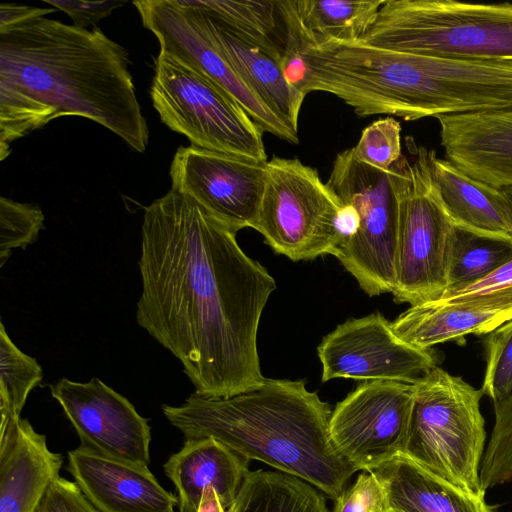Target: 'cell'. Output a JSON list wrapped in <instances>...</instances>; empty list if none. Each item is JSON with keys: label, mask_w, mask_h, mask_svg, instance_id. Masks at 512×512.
I'll list each match as a JSON object with an SVG mask.
<instances>
[{"label": "cell", "mask_w": 512, "mask_h": 512, "mask_svg": "<svg viewBox=\"0 0 512 512\" xmlns=\"http://www.w3.org/2000/svg\"><path fill=\"white\" fill-rule=\"evenodd\" d=\"M236 233L174 189L143 215L137 323L204 397H229L265 379L257 332L276 282Z\"/></svg>", "instance_id": "1"}, {"label": "cell", "mask_w": 512, "mask_h": 512, "mask_svg": "<svg viewBox=\"0 0 512 512\" xmlns=\"http://www.w3.org/2000/svg\"><path fill=\"white\" fill-rule=\"evenodd\" d=\"M127 51L99 28L37 17L0 31V159L61 116H81L145 152L149 139Z\"/></svg>", "instance_id": "2"}, {"label": "cell", "mask_w": 512, "mask_h": 512, "mask_svg": "<svg viewBox=\"0 0 512 512\" xmlns=\"http://www.w3.org/2000/svg\"><path fill=\"white\" fill-rule=\"evenodd\" d=\"M185 439L214 438L319 489L334 502L356 470L329 434L332 410L303 380L269 379L220 398L191 394L178 406L162 405Z\"/></svg>", "instance_id": "3"}, {"label": "cell", "mask_w": 512, "mask_h": 512, "mask_svg": "<svg viewBox=\"0 0 512 512\" xmlns=\"http://www.w3.org/2000/svg\"><path fill=\"white\" fill-rule=\"evenodd\" d=\"M357 41L422 56L512 63V4L385 0Z\"/></svg>", "instance_id": "4"}, {"label": "cell", "mask_w": 512, "mask_h": 512, "mask_svg": "<svg viewBox=\"0 0 512 512\" xmlns=\"http://www.w3.org/2000/svg\"><path fill=\"white\" fill-rule=\"evenodd\" d=\"M413 389L404 454L458 487L485 495L480 481L486 441L481 388L436 365Z\"/></svg>", "instance_id": "5"}, {"label": "cell", "mask_w": 512, "mask_h": 512, "mask_svg": "<svg viewBox=\"0 0 512 512\" xmlns=\"http://www.w3.org/2000/svg\"><path fill=\"white\" fill-rule=\"evenodd\" d=\"M410 162L383 171L357 160L351 148L334 159L327 185L355 209L359 227L336 257L369 296L392 293L399 202Z\"/></svg>", "instance_id": "6"}, {"label": "cell", "mask_w": 512, "mask_h": 512, "mask_svg": "<svg viewBox=\"0 0 512 512\" xmlns=\"http://www.w3.org/2000/svg\"><path fill=\"white\" fill-rule=\"evenodd\" d=\"M161 121L192 146L267 162L263 131L218 84L178 58L160 51L150 88Z\"/></svg>", "instance_id": "7"}, {"label": "cell", "mask_w": 512, "mask_h": 512, "mask_svg": "<svg viewBox=\"0 0 512 512\" xmlns=\"http://www.w3.org/2000/svg\"><path fill=\"white\" fill-rule=\"evenodd\" d=\"M415 154L400 194L392 291L395 302L410 306L434 301L448 289L457 238L431 177L428 149L417 147Z\"/></svg>", "instance_id": "8"}, {"label": "cell", "mask_w": 512, "mask_h": 512, "mask_svg": "<svg viewBox=\"0 0 512 512\" xmlns=\"http://www.w3.org/2000/svg\"><path fill=\"white\" fill-rule=\"evenodd\" d=\"M343 202L318 171L297 158L273 156L253 229L278 254L293 261L340 250L338 217Z\"/></svg>", "instance_id": "9"}, {"label": "cell", "mask_w": 512, "mask_h": 512, "mask_svg": "<svg viewBox=\"0 0 512 512\" xmlns=\"http://www.w3.org/2000/svg\"><path fill=\"white\" fill-rule=\"evenodd\" d=\"M413 398V384L362 382L332 411L329 434L337 452L365 472L404 453Z\"/></svg>", "instance_id": "10"}, {"label": "cell", "mask_w": 512, "mask_h": 512, "mask_svg": "<svg viewBox=\"0 0 512 512\" xmlns=\"http://www.w3.org/2000/svg\"><path fill=\"white\" fill-rule=\"evenodd\" d=\"M143 26L170 54L203 73L229 93L261 128L292 144L298 131L275 115L240 80L210 39L191 0L134 1Z\"/></svg>", "instance_id": "11"}, {"label": "cell", "mask_w": 512, "mask_h": 512, "mask_svg": "<svg viewBox=\"0 0 512 512\" xmlns=\"http://www.w3.org/2000/svg\"><path fill=\"white\" fill-rule=\"evenodd\" d=\"M323 382L335 378L413 384L436 366L432 349L401 340L391 322L373 313L351 318L327 334L317 347Z\"/></svg>", "instance_id": "12"}, {"label": "cell", "mask_w": 512, "mask_h": 512, "mask_svg": "<svg viewBox=\"0 0 512 512\" xmlns=\"http://www.w3.org/2000/svg\"><path fill=\"white\" fill-rule=\"evenodd\" d=\"M174 189L238 232L254 228L267 162H256L195 146L180 147L170 167Z\"/></svg>", "instance_id": "13"}, {"label": "cell", "mask_w": 512, "mask_h": 512, "mask_svg": "<svg viewBox=\"0 0 512 512\" xmlns=\"http://www.w3.org/2000/svg\"><path fill=\"white\" fill-rule=\"evenodd\" d=\"M50 390L76 430L82 448L148 466L151 428L127 398L97 377L86 383L62 378Z\"/></svg>", "instance_id": "14"}, {"label": "cell", "mask_w": 512, "mask_h": 512, "mask_svg": "<svg viewBox=\"0 0 512 512\" xmlns=\"http://www.w3.org/2000/svg\"><path fill=\"white\" fill-rule=\"evenodd\" d=\"M66 469L99 512H175L178 498L165 490L148 466L78 448Z\"/></svg>", "instance_id": "15"}, {"label": "cell", "mask_w": 512, "mask_h": 512, "mask_svg": "<svg viewBox=\"0 0 512 512\" xmlns=\"http://www.w3.org/2000/svg\"><path fill=\"white\" fill-rule=\"evenodd\" d=\"M437 119L447 160L485 184L512 187V109Z\"/></svg>", "instance_id": "16"}, {"label": "cell", "mask_w": 512, "mask_h": 512, "mask_svg": "<svg viewBox=\"0 0 512 512\" xmlns=\"http://www.w3.org/2000/svg\"><path fill=\"white\" fill-rule=\"evenodd\" d=\"M215 47L246 87L275 115L298 131L305 95L286 73V58L248 38L196 5Z\"/></svg>", "instance_id": "17"}, {"label": "cell", "mask_w": 512, "mask_h": 512, "mask_svg": "<svg viewBox=\"0 0 512 512\" xmlns=\"http://www.w3.org/2000/svg\"><path fill=\"white\" fill-rule=\"evenodd\" d=\"M250 461L214 438L185 439L163 466L177 489L179 512H197L206 488H213L223 507L230 509L250 472Z\"/></svg>", "instance_id": "18"}, {"label": "cell", "mask_w": 512, "mask_h": 512, "mask_svg": "<svg viewBox=\"0 0 512 512\" xmlns=\"http://www.w3.org/2000/svg\"><path fill=\"white\" fill-rule=\"evenodd\" d=\"M62 465L27 419L0 430V512H35Z\"/></svg>", "instance_id": "19"}, {"label": "cell", "mask_w": 512, "mask_h": 512, "mask_svg": "<svg viewBox=\"0 0 512 512\" xmlns=\"http://www.w3.org/2000/svg\"><path fill=\"white\" fill-rule=\"evenodd\" d=\"M371 472L384 490V512H495L485 495L458 487L404 453Z\"/></svg>", "instance_id": "20"}, {"label": "cell", "mask_w": 512, "mask_h": 512, "mask_svg": "<svg viewBox=\"0 0 512 512\" xmlns=\"http://www.w3.org/2000/svg\"><path fill=\"white\" fill-rule=\"evenodd\" d=\"M431 177L443 206L462 230L512 241V214L506 195L463 173L449 160L428 150Z\"/></svg>", "instance_id": "21"}, {"label": "cell", "mask_w": 512, "mask_h": 512, "mask_svg": "<svg viewBox=\"0 0 512 512\" xmlns=\"http://www.w3.org/2000/svg\"><path fill=\"white\" fill-rule=\"evenodd\" d=\"M385 0H285L297 29L306 36L353 42L374 23Z\"/></svg>", "instance_id": "22"}, {"label": "cell", "mask_w": 512, "mask_h": 512, "mask_svg": "<svg viewBox=\"0 0 512 512\" xmlns=\"http://www.w3.org/2000/svg\"><path fill=\"white\" fill-rule=\"evenodd\" d=\"M230 512H330L319 489L280 471H250Z\"/></svg>", "instance_id": "23"}, {"label": "cell", "mask_w": 512, "mask_h": 512, "mask_svg": "<svg viewBox=\"0 0 512 512\" xmlns=\"http://www.w3.org/2000/svg\"><path fill=\"white\" fill-rule=\"evenodd\" d=\"M194 1L207 13L287 60L290 35L282 1Z\"/></svg>", "instance_id": "24"}, {"label": "cell", "mask_w": 512, "mask_h": 512, "mask_svg": "<svg viewBox=\"0 0 512 512\" xmlns=\"http://www.w3.org/2000/svg\"><path fill=\"white\" fill-rule=\"evenodd\" d=\"M43 378L35 358L23 353L0 323V429L19 422L29 393Z\"/></svg>", "instance_id": "25"}, {"label": "cell", "mask_w": 512, "mask_h": 512, "mask_svg": "<svg viewBox=\"0 0 512 512\" xmlns=\"http://www.w3.org/2000/svg\"><path fill=\"white\" fill-rule=\"evenodd\" d=\"M511 259L512 241L457 228L448 289L475 283Z\"/></svg>", "instance_id": "26"}, {"label": "cell", "mask_w": 512, "mask_h": 512, "mask_svg": "<svg viewBox=\"0 0 512 512\" xmlns=\"http://www.w3.org/2000/svg\"><path fill=\"white\" fill-rule=\"evenodd\" d=\"M440 307L512 310V259L487 277L464 287L446 290L430 302Z\"/></svg>", "instance_id": "27"}, {"label": "cell", "mask_w": 512, "mask_h": 512, "mask_svg": "<svg viewBox=\"0 0 512 512\" xmlns=\"http://www.w3.org/2000/svg\"><path fill=\"white\" fill-rule=\"evenodd\" d=\"M493 405L495 422L480 465L485 491L512 481V392Z\"/></svg>", "instance_id": "28"}, {"label": "cell", "mask_w": 512, "mask_h": 512, "mask_svg": "<svg viewBox=\"0 0 512 512\" xmlns=\"http://www.w3.org/2000/svg\"><path fill=\"white\" fill-rule=\"evenodd\" d=\"M485 371L481 390L493 403L512 392V319L486 334Z\"/></svg>", "instance_id": "29"}, {"label": "cell", "mask_w": 512, "mask_h": 512, "mask_svg": "<svg viewBox=\"0 0 512 512\" xmlns=\"http://www.w3.org/2000/svg\"><path fill=\"white\" fill-rule=\"evenodd\" d=\"M44 227V214L34 204L0 198V266L15 248L34 243Z\"/></svg>", "instance_id": "30"}, {"label": "cell", "mask_w": 512, "mask_h": 512, "mask_svg": "<svg viewBox=\"0 0 512 512\" xmlns=\"http://www.w3.org/2000/svg\"><path fill=\"white\" fill-rule=\"evenodd\" d=\"M400 134L397 120L378 119L362 131L358 143L351 148L352 153L360 162L387 171L403 157Z\"/></svg>", "instance_id": "31"}, {"label": "cell", "mask_w": 512, "mask_h": 512, "mask_svg": "<svg viewBox=\"0 0 512 512\" xmlns=\"http://www.w3.org/2000/svg\"><path fill=\"white\" fill-rule=\"evenodd\" d=\"M384 490L373 472L358 475L335 501L333 512H384Z\"/></svg>", "instance_id": "32"}, {"label": "cell", "mask_w": 512, "mask_h": 512, "mask_svg": "<svg viewBox=\"0 0 512 512\" xmlns=\"http://www.w3.org/2000/svg\"><path fill=\"white\" fill-rule=\"evenodd\" d=\"M35 512H99L74 481L57 477Z\"/></svg>", "instance_id": "33"}, {"label": "cell", "mask_w": 512, "mask_h": 512, "mask_svg": "<svg viewBox=\"0 0 512 512\" xmlns=\"http://www.w3.org/2000/svg\"><path fill=\"white\" fill-rule=\"evenodd\" d=\"M55 9L64 11L73 21V26L88 29L93 28L103 18L109 16L112 11L125 5L126 1H75V0H43Z\"/></svg>", "instance_id": "34"}, {"label": "cell", "mask_w": 512, "mask_h": 512, "mask_svg": "<svg viewBox=\"0 0 512 512\" xmlns=\"http://www.w3.org/2000/svg\"><path fill=\"white\" fill-rule=\"evenodd\" d=\"M55 11V8H39L12 3H2L0 5V31L37 17L46 16L47 14Z\"/></svg>", "instance_id": "35"}, {"label": "cell", "mask_w": 512, "mask_h": 512, "mask_svg": "<svg viewBox=\"0 0 512 512\" xmlns=\"http://www.w3.org/2000/svg\"><path fill=\"white\" fill-rule=\"evenodd\" d=\"M197 512H230V510L223 507L213 488H206L203 491Z\"/></svg>", "instance_id": "36"}, {"label": "cell", "mask_w": 512, "mask_h": 512, "mask_svg": "<svg viewBox=\"0 0 512 512\" xmlns=\"http://www.w3.org/2000/svg\"><path fill=\"white\" fill-rule=\"evenodd\" d=\"M506 195L508 204L510 206L511 214H512V187L502 189Z\"/></svg>", "instance_id": "37"}]
</instances>
